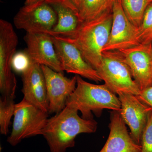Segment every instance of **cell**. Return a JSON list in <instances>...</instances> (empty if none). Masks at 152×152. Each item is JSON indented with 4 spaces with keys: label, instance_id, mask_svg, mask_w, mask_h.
Instances as JSON below:
<instances>
[{
    "label": "cell",
    "instance_id": "cell-9",
    "mask_svg": "<svg viewBox=\"0 0 152 152\" xmlns=\"http://www.w3.org/2000/svg\"><path fill=\"white\" fill-rule=\"evenodd\" d=\"M141 91L152 86V44L119 50Z\"/></svg>",
    "mask_w": 152,
    "mask_h": 152
},
{
    "label": "cell",
    "instance_id": "cell-4",
    "mask_svg": "<svg viewBox=\"0 0 152 152\" xmlns=\"http://www.w3.org/2000/svg\"><path fill=\"white\" fill-rule=\"evenodd\" d=\"M96 71L104 84L115 94L127 93L138 96L141 93L119 51L103 52L102 62Z\"/></svg>",
    "mask_w": 152,
    "mask_h": 152
},
{
    "label": "cell",
    "instance_id": "cell-26",
    "mask_svg": "<svg viewBox=\"0 0 152 152\" xmlns=\"http://www.w3.org/2000/svg\"><path fill=\"white\" fill-rule=\"evenodd\" d=\"M150 1H151V2H152V0H150Z\"/></svg>",
    "mask_w": 152,
    "mask_h": 152
},
{
    "label": "cell",
    "instance_id": "cell-2",
    "mask_svg": "<svg viewBox=\"0 0 152 152\" xmlns=\"http://www.w3.org/2000/svg\"><path fill=\"white\" fill-rule=\"evenodd\" d=\"M113 19L112 10L109 11L96 18L80 23L71 35L53 37L75 46L87 62L97 70L102 62L104 47L108 41Z\"/></svg>",
    "mask_w": 152,
    "mask_h": 152
},
{
    "label": "cell",
    "instance_id": "cell-20",
    "mask_svg": "<svg viewBox=\"0 0 152 152\" xmlns=\"http://www.w3.org/2000/svg\"><path fill=\"white\" fill-rule=\"evenodd\" d=\"M137 31L140 44H152V2L147 7L141 24L138 28Z\"/></svg>",
    "mask_w": 152,
    "mask_h": 152
},
{
    "label": "cell",
    "instance_id": "cell-3",
    "mask_svg": "<svg viewBox=\"0 0 152 152\" xmlns=\"http://www.w3.org/2000/svg\"><path fill=\"white\" fill-rule=\"evenodd\" d=\"M77 80L75 90L68 98L66 106L80 111L83 118L93 119L92 113L99 116L104 109L121 111L119 98L105 84L91 83L79 75Z\"/></svg>",
    "mask_w": 152,
    "mask_h": 152
},
{
    "label": "cell",
    "instance_id": "cell-7",
    "mask_svg": "<svg viewBox=\"0 0 152 152\" xmlns=\"http://www.w3.org/2000/svg\"><path fill=\"white\" fill-rule=\"evenodd\" d=\"M57 21L54 9L45 1L25 4L14 18V24L18 29L29 34L48 35Z\"/></svg>",
    "mask_w": 152,
    "mask_h": 152
},
{
    "label": "cell",
    "instance_id": "cell-10",
    "mask_svg": "<svg viewBox=\"0 0 152 152\" xmlns=\"http://www.w3.org/2000/svg\"><path fill=\"white\" fill-rule=\"evenodd\" d=\"M41 68L46 85L49 113H58L66 107L68 98L75 90L77 75L69 78L47 66Z\"/></svg>",
    "mask_w": 152,
    "mask_h": 152
},
{
    "label": "cell",
    "instance_id": "cell-5",
    "mask_svg": "<svg viewBox=\"0 0 152 152\" xmlns=\"http://www.w3.org/2000/svg\"><path fill=\"white\" fill-rule=\"evenodd\" d=\"M48 114L23 99L15 105L12 129L8 142L15 146L24 139L41 135Z\"/></svg>",
    "mask_w": 152,
    "mask_h": 152
},
{
    "label": "cell",
    "instance_id": "cell-6",
    "mask_svg": "<svg viewBox=\"0 0 152 152\" xmlns=\"http://www.w3.org/2000/svg\"><path fill=\"white\" fill-rule=\"evenodd\" d=\"M18 38L13 26L6 20H0V92L1 97L15 99L17 81L12 72L13 58Z\"/></svg>",
    "mask_w": 152,
    "mask_h": 152
},
{
    "label": "cell",
    "instance_id": "cell-8",
    "mask_svg": "<svg viewBox=\"0 0 152 152\" xmlns=\"http://www.w3.org/2000/svg\"><path fill=\"white\" fill-rule=\"evenodd\" d=\"M112 12L113 19L110 33L103 52L119 51L140 44L138 39V28L126 16L120 0L114 1Z\"/></svg>",
    "mask_w": 152,
    "mask_h": 152
},
{
    "label": "cell",
    "instance_id": "cell-22",
    "mask_svg": "<svg viewBox=\"0 0 152 152\" xmlns=\"http://www.w3.org/2000/svg\"><path fill=\"white\" fill-rule=\"evenodd\" d=\"M31 62V60L26 52H19L14 56L12 66L16 72L22 73L28 66Z\"/></svg>",
    "mask_w": 152,
    "mask_h": 152
},
{
    "label": "cell",
    "instance_id": "cell-25",
    "mask_svg": "<svg viewBox=\"0 0 152 152\" xmlns=\"http://www.w3.org/2000/svg\"><path fill=\"white\" fill-rule=\"evenodd\" d=\"M45 1V0H25V4H29L37 2L39 1Z\"/></svg>",
    "mask_w": 152,
    "mask_h": 152
},
{
    "label": "cell",
    "instance_id": "cell-1",
    "mask_svg": "<svg viewBox=\"0 0 152 152\" xmlns=\"http://www.w3.org/2000/svg\"><path fill=\"white\" fill-rule=\"evenodd\" d=\"M78 111L66 106L61 111L48 118L41 131L47 141L50 152H66L75 146V139L82 133H94L97 123L79 116Z\"/></svg>",
    "mask_w": 152,
    "mask_h": 152
},
{
    "label": "cell",
    "instance_id": "cell-24",
    "mask_svg": "<svg viewBox=\"0 0 152 152\" xmlns=\"http://www.w3.org/2000/svg\"><path fill=\"white\" fill-rule=\"evenodd\" d=\"M75 11L78 15V11L83 0H57Z\"/></svg>",
    "mask_w": 152,
    "mask_h": 152
},
{
    "label": "cell",
    "instance_id": "cell-19",
    "mask_svg": "<svg viewBox=\"0 0 152 152\" xmlns=\"http://www.w3.org/2000/svg\"><path fill=\"white\" fill-rule=\"evenodd\" d=\"M14 98L0 99V133L7 135L12 117L14 116L15 104Z\"/></svg>",
    "mask_w": 152,
    "mask_h": 152
},
{
    "label": "cell",
    "instance_id": "cell-17",
    "mask_svg": "<svg viewBox=\"0 0 152 152\" xmlns=\"http://www.w3.org/2000/svg\"><path fill=\"white\" fill-rule=\"evenodd\" d=\"M115 0H83L78 11L80 23L90 20L112 10Z\"/></svg>",
    "mask_w": 152,
    "mask_h": 152
},
{
    "label": "cell",
    "instance_id": "cell-23",
    "mask_svg": "<svg viewBox=\"0 0 152 152\" xmlns=\"http://www.w3.org/2000/svg\"><path fill=\"white\" fill-rule=\"evenodd\" d=\"M137 96L142 102L152 108V86L142 91Z\"/></svg>",
    "mask_w": 152,
    "mask_h": 152
},
{
    "label": "cell",
    "instance_id": "cell-18",
    "mask_svg": "<svg viewBox=\"0 0 152 152\" xmlns=\"http://www.w3.org/2000/svg\"><path fill=\"white\" fill-rule=\"evenodd\" d=\"M126 16L136 28L140 26L150 0H120Z\"/></svg>",
    "mask_w": 152,
    "mask_h": 152
},
{
    "label": "cell",
    "instance_id": "cell-14",
    "mask_svg": "<svg viewBox=\"0 0 152 152\" xmlns=\"http://www.w3.org/2000/svg\"><path fill=\"white\" fill-rule=\"evenodd\" d=\"M23 99L49 113V101L46 85L41 66L31 62L22 73Z\"/></svg>",
    "mask_w": 152,
    "mask_h": 152
},
{
    "label": "cell",
    "instance_id": "cell-11",
    "mask_svg": "<svg viewBox=\"0 0 152 152\" xmlns=\"http://www.w3.org/2000/svg\"><path fill=\"white\" fill-rule=\"evenodd\" d=\"M118 95L121 103V116L129 128L130 134L133 140L140 145L142 134L152 108L136 95L127 93Z\"/></svg>",
    "mask_w": 152,
    "mask_h": 152
},
{
    "label": "cell",
    "instance_id": "cell-15",
    "mask_svg": "<svg viewBox=\"0 0 152 152\" xmlns=\"http://www.w3.org/2000/svg\"><path fill=\"white\" fill-rule=\"evenodd\" d=\"M119 112L111 113L110 132L103 148L99 152H140L141 145L136 143L128 132Z\"/></svg>",
    "mask_w": 152,
    "mask_h": 152
},
{
    "label": "cell",
    "instance_id": "cell-13",
    "mask_svg": "<svg viewBox=\"0 0 152 152\" xmlns=\"http://www.w3.org/2000/svg\"><path fill=\"white\" fill-rule=\"evenodd\" d=\"M24 40L31 62L49 67L59 72H64L53 40V37L43 34L26 33Z\"/></svg>",
    "mask_w": 152,
    "mask_h": 152
},
{
    "label": "cell",
    "instance_id": "cell-12",
    "mask_svg": "<svg viewBox=\"0 0 152 152\" xmlns=\"http://www.w3.org/2000/svg\"><path fill=\"white\" fill-rule=\"evenodd\" d=\"M52 37L56 51L64 71L68 73L75 74L96 83L102 81L97 71L87 62L75 46L56 37Z\"/></svg>",
    "mask_w": 152,
    "mask_h": 152
},
{
    "label": "cell",
    "instance_id": "cell-16",
    "mask_svg": "<svg viewBox=\"0 0 152 152\" xmlns=\"http://www.w3.org/2000/svg\"><path fill=\"white\" fill-rule=\"evenodd\" d=\"M54 9L57 16V21L48 35L55 37H67L76 31L80 23L77 13L57 0H45Z\"/></svg>",
    "mask_w": 152,
    "mask_h": 152
},
{
    "label": "cell",
    "instance_id": "cell-21",
    "mask_svg": "<svg viewBox=\"0 0 152 152\" xmlns=\"http://www.w3.org/2000/svg\"><path fill=\"white\" fill-rule=\"evenodd\" d=\"M140 152H152V110L150 113L142 135Z\"/></svg>",
    "mask_w": 152,
    "mask_h": 152
}]
</instances>
